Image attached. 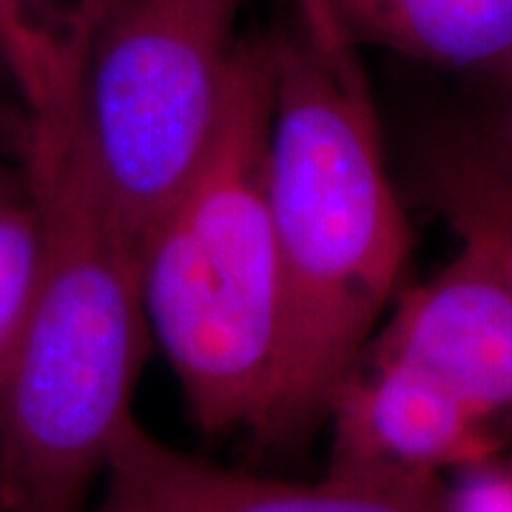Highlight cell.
Wrapping results in <instances>:
<instances>
[{
    "mask_svg": "<svg viewBox=\"0 0 512 512\" xmlns=\"http://www.w3.org/2000/svg\"><path fill=\"white\" fill-rule=\"evenodd\" d=\"M242 0H114L83 72V128L123 220L146 237L220 120Z\"/></svg>",
    "mask_w": 512,
    "mask_h": 512,
    "instance_id": "4",
    "label": "cell"
},
{
    "mask_svg": "<svg viewBox=\"0 0 512 512\" xmlns=\"http://www.w3.org/2000/svg\"><path fill=\"white\" fill-rule=\"evenodd\" d=\"M271 37L239 40L220 120L197 168L143 237L148 330L205 436L265 444L282 350L271 211Z\"/></svg>",
    "mask_w": 512,
    "mask_h": 512,
    "instance_id": "3",
    "label": "cell"
},
{
    "mask_svg": "<svg viewBox=\"0 0 512 512\" xmlns=\"http://www.w3.org/2000/svg\"><path fill=\"white\" fill-rule=\"evenodd\" d=\"M114 0H0V72L26 114V143L72 126L94 32Z\"/></svg>",
    "mask_w": 512,
    "mask_h": 512,
    "instance_id": "8",
    "label": "cell"
},
{
    "mask_svg": "<svg viewBox=\"0 0 512 512\" xmlns=\"http://www.w3.org/2000/svg\"><path fill=\"white\" fill-rule=\"evenodd\" d=\"M430 185L450 225L484 242L512 285V157L481 146L450 148L433 165Z\"/></svg>",
    "mask_w": 512,
    "mask_h": 512,
    "instance_id": "10",
    "label": "cell"
},
{
    "mask_svg": "<svg viewBox=\"0 0 512 512\" xmlns=\"http://www.w3.org/2000/svg\"><path fill=\"white\" fill-rule=\"evenodd\" d=\"M83 512H450V484L339 470L319 481L254 476L188 456L128 419Z\"/></svg>",
    "mask_w": 512,
    "mask_h": 512,
    "instance_id": "5",
    "label": "cell"
},
{
    "mask_svg": "<svg viewBox=\"0 0 512 512\" xmlns=\"http://www.w3.org/2000/svg\"><path fill=\"white\" fill-rule=\"evenodd\" d=\"M274 46L271 211L282 271V350L265 444L328 416L362 362L410 256L365 69L325 0H296Z\"/></svg>",
    "mask_w": 512,
    "mask_h": 512,
    "instance_id": "1",
    "label": "cell"
},
{
    "mask_svg": "<svg viewBox=\"0 0 512 512\" xmlns=\"http://www.w3.org/2000/svg\"><path fill=\"white\" fill-rule=\"evenodd\" d=\"M461 239L436 279L399 299L367 359L413 367L481 416L512 424V285L484 242Z\"/></svg>",
    "mask_w": 512,
    "mask_h": 512,
    "instance_id": "6",
    "label": "cell"
},
{
    "mask_svg": "<svg viewBox=\"0 0 512 512\" xmlns=\"http://www.w3.org/2000/svg\"><path fill=\"white\" fill-rule=\"evenodd\" d=\"M0 512H12V510H6V507H3V504H0Z\"/></svg>",
    "mask_w": 512,
    "mask_h": 512,
    "instance_id": "13",
    "label": "cell"
},
{
    "mask_svg": "<svg viewBox=\"0 0 512 512\" xmlns=\"http://www.w3.org/2000/svg\"><path fill=\"white\" fill-rule=\"evenodd\" d=\"M510 137H512V117H510Z\"/></svg>",
    "mask_w": 512,
    "mask_h": 512,
    "instance_id": "14",
    "label": "cell"
},
{
    "mask_svg": "<svg viewBox=\"0 0 512 512\" xmlns=\"http://www.w3.org/2000/svg\"><path fill=\"white\" fill-rule=\"evenodd\" d=\"M328 470L382 476L464 473L498 458L495 421L450 387L399 362L365 359L328 407Z\"/></svg>",
    "mask_w": 512,
    "mask_h": 512,
    "instance_id": "7",
    "label": "cell"
},
{
    "mask_svg": "<svg viewBox=\"0 0 512 512\" xmlns=\"http://www.w3.org/2000/svg\"><path fill=\"white\" fill-rule=\"evenodd\" d=\"M40 214L29 313L0 387V504L83 512L111 441L126 427L146 359L143 239L103 183L83 111L60 140L29 151Z\"/></svg>",
    "mask_w": 512,
    "mask_h": 512,
    "instance_id": "2",
    "label": "cell"
},
{
    "mask_svg": "<svg viewBox=\"0 0 512 512\" xmlns=\"http://www.w3.org/2000/svg\"><path fill=\"white\" fill-rule=\"evenodd\" d=\"M40 265V214L29 185L0 183V387L12 367Z\"/></svg>",
    "mask_w": 512,
    "mask_h": 512,
    "instance_id": "11",
    "label": "cell"
},
{
    "mask_svg": "<svg viewBox=\"0 0 512 512\" xmlns=\"http://www.w3.org/2000/svg\"><path fill=\"white\" fill-rule=\"evenodd\" d=\"M450 512H512V461H484L450 484Z\"/></svg>",
    "mask_w": 512,
    "mask_h": 512,
    "instance_id": "12",
    "label": "cell"
},
{
    "mask_svg": "<svg viewBox=\"0 0 512 512\" xmlns=\"http://www.w3.org/2000/svg\"><path fill=\"white\" fill-rule=\"evenodd\" d=\"M353 46L512 77V0H325Z\"/></svg>",
    "mask_w": 512,
    "mask_h": 512,
    "instance_id": "9",
    "label": "cell"
}]
</instances>
